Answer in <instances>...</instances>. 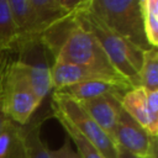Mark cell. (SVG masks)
<instances>
[{
    "label": "cell",
    "mask_w": 158,
    "mask_h": 158,
    "mask_svg": "<svg viewBox=\"0 0 158 158\" xmlns=\"http://www.w3.org/2000/svg\"><path fill=\"white\" fill-rule=\"evenodd\" d=\"M41 38L48 48L53 62L77 64L128 83L115 70L95 37L77 20L75 11L59 23L46 30Z\"/></svg>",
    "instance_id": "1"
},
{
    "label": "cell",
    "mask_w": 158,
    "mask_h": 158,
    "mask_svg": "<svg viewBox=\"0 0 158 158\" xmlns=\"http://www.w3.org/2000/svg\"><path fill=\"white\" fill-rule=\"evenodd\" d=\"M37 98L22 64L15 58L9 64L5 80V107L7 117L17 125H26L40 107Z\"/></svg>",
    "instance_id": "5"
},
{
    "label": "cell",
    "mask_w": 158,
    "mask_h": 158,
    "mask_svg": "<svg viewBox=\"0 0 158 158\" xmlns=\"http://www.w3.org/2000/svg\"><path fill=\"white\" fill-rule=\"evenodd\" d=\"M88 7L118 37L142 52L152 48L144 35L141 0H88Z\"/></svg>",
    "instance_id": "3"
},
{
    "label": "cell",
    "mask_w": 158,
    "mask_h": 158,
    "mask_svg": "<svg viewBox=\"0 0 158 158\" xmlns=\"http://www.w3.org/2000/svg\"><path fill=\"white\" fill-rule=\"evenodd\" d=\"M9 6L19 38L37 37L43 33L38 16L30 0H9Z\"/></svg>",
    "instance_id": "13"
},
{
    "label": "cell",
    "mask_w": 158,
    "mask_h": 158,
    "mask_svg": "<svg viewBox=\"0 0 158 158\" xmlns=\"http://www.w3.org/2000/svg\"><path fill=\"white\" fill-rule=\"evenodd\" d=\"M15 58L22 64L30 83L37 95L43 101L49 91H52L51 84V53L43 43L41 36L19 38L14 46ZM53 59V58H52Z\"/></svg>",
    "instance_id": "6"
},
{
    "label": "cell",
    "mask_w": 158,
    "mask_h": 158,
    "mask_svg": "<svg viewBox=\"0 0 158 158\" xmlns=\"http://www.w3.org/2000/svg\"><path fill=\"white\" fill-rule=\"evenodd\" d=\"M130 89H132V86L122 83H114L107 80H91L70 85L60 90V93L70 96L77 101H85L104 95H114L122 99V96Z\"/></svg>",
    "instance_id": "11"
},
{
    "label": "cell",
    "mask_w": 158,
    "mask_h": 158,
    "mask_svg": "<svg viewBox=\"0 0 158 158\" xmlns=\"http://www.w3.org/2000/svg\"><path fill=\"white\" fill-rule=\"evenodd\" d=\"M138 84L148 91L158 90V49L154 47L142 52Z\"/></svg>",
    "instance_id": "14"
},
{
    "label": "cell",
    "mask_w": 158,
    "mask_h": 158,
    "mask_svg": "<svg viewBox=\"0 0 158 158\" xmlns=\"http://www.w3.org/2000/svg\"><path fill=\"white\" fill-rule=\"evenodd\" d=\"M115 144L142 158H157V137H152L122 109L112 132Z\"/></svg>",
    "instance_id": "7"
},
{
    "label": "cell",
    "mask_w": 158,
    "mask_h": 158,
    "mask_svg": "<svg viewBox=\"0 0 158 158\" xmlns=\"http://www.w3.org/2000/svg\"><path fill=\"white\" fill-rule=\"evenodd\" d=\"M17 38L9 0H0V48H14Z\"/></svg>",
    "instance_id": "18"
},
{
    "label": "cell",
    "mask_w": 158,
    "mask_h": 158,
    "mask_svg": "<svg viewBox=\"0 0 158 158\" xmlns=\"http://www.w3.org/2000/svg\"><path fill=\"white\" fill-rule=\"evenodd\" d=\"M117 158H142L139 156H136V154H132L120 147H117Z\"/></svg>",
    "instance_id": "20"
},
{
    "label": "cell",
    "mask_w": 158,
    "mask_h": 158,
    "mask_svg": "<svg viewBox=\"0 0 158 158\" xmlns=\"http://www.w3.org/2000/svg\"><path fill=\"white\" fill-rule=\"evenodd\" d=\"M77 20L95 37L115 70L133 88L138 84V70L142 62V51L118 37L107 28L88 7V0H81L75 10Z\"/></svg>",
    "instance_id": "2"
},
{
    "label": "cell",
    "mask_w": 158,
    "mask_h": 158,
    "mask_svg": "<svg viewBox=\"0 0 158 158\" xmlns=\"http://www.w3.org/2000/svg\"><path fill=\"white\" fill-rule=\"evenodd\" d=\"M51 111L53 116H60L73 125L104 158H117V146L112 138L88 115L77 100L60 91H53Z\"/></svg>",
    "instance_id": "4"
},
{
    "label": "cell",
    "mask_w": 158,
    "mask_h": 158,
    "mask_svg": "<svg viewBox=\"0 0 158 158\" xmlns=\"http://www.w3.org/2000/svg\"><path fill=\"white\" fill-rule=\"evenodd\" d=\"M54 118L60 123V126L64 128L67 137L69 141H72L75 146V152L80 158H104L101 153L94 147V144L88 141L73 125H70L65 118L60 116H54Z\"/></svg>",
    "instance_id": "16"
},
{
    "label": "cell",
    "mask_w": 158,
    "mask_h": 158,
    "mask_svg": "<svg viewBox=\"0 0 158 158\" xmlns=\"http://www.w3.org/2000/svg\"><path fill=\"white\" fill-rule=\"evenodd\" d=\"M88 115L112 138V132L121 112V99L104 95L85 101H78Z\"/></svg>",
    "instance_id": "10"
},
{
    "label": "cell",
    "mask_w": 158,
    "mask_h": 158,
    "mask_svg": "<svg viewBox=\"0 0 158 158\" xmlns=\"http://www.w3.org/2000/svg\"><path fill=\"white\" fill-rule=\"evenodd\" d=\"M121 109L141 125L152 137L158 135V116H154L147 102V90L142 86L130 89L121 99Z\"/></svg>",
    "instance_id": "9"
},
{
    "label": "cell",
    "mask_w": 158,
    "mask_h": 158,
    "mask_svg": "<svg viewBox=\"0 0 158 158\" xmlns=\"http://www.w3.org/2000/svg\"><path fill=\"white\" fill-rule=\"evenodd\" d=\"M142 21L151 47H158V0H141Z\"/></svg>",
    "instance_id": "17"
},
{
    "label": "cell",
    "mask_w": 158,
    "mask_h": 158,
    "mask_svg": "<svg viewBox=\"0 0 158 158\" xmlns=\"http://www.w3.org/2000/svg\"><path fill=\"white\" fill-rule=\"evenodd\" d=\"M15 56L14 48H0V130L6 122L7 114L5 107V80L10 62Z\"/></svg>",
    "instance_id": "19"
},
{
    "label": "cell",
    "mask_w": 158,
    "mask_h": 158,
    "mask_svg": "<svg viewBox=\"0 0 158 158\" xmlns=\"http://www.w3.org/2000/svg\"><path fill=\"white\" fill-rule=\"evenodd\" d=\"M21 148V125L10 118L0 130V158H19Z\"/></svg>",
    "instance_id": "15"
},
{
    "label": "cell",
    "mask_w": 158,
    "mask_h": 158,
    "mask_svg": "<svg viewBox=\"0 0 158 158\" xmlns=\"http://www.w3.org/2000/svg\"><path fill=\"white\" fill-rule=\"evenodd\" d=\"M91 80H107L114 83H122L132 86L131 84L114 79L106 74L99 73L96 70L80 67L72 63L65 62H53L51 67V84H52V91H60L70 85L84 83V81H91ZM133 88V86H132Z\"/></svg>",
    "instance_id": "8"
},
{
    "label": "cell",
    "mask_w": 158,
    "mask_h": 158,
    "mask_svg": "<svg viewBox=\"0 0 158 158\" xmlns=\"http://www.w3.org/2000/svg\"><path fill=\"white\" fill-rule=\"evenodd\" d=\"M46 120V114L32 116L26 123L21 125V148L19 158H51L49 148L41 136V127Z\"/></svg>",
    "instance_id": "12"
}]
</instances>
